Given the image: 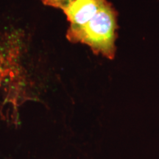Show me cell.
Returning <instances> with one entry per match:
<instances>
[{"mask_svg":"<svg viewBox=\"0 0 159 159\" xmlns=\"http://www.w3.org/2000/svg\"><path fill=\"white\" fill-rule=\"evenodd\" d=\"M117 28V13L108 2L88 22L83 25H70L66 38L72 43L88 45L96 55L112 60L116 54Z\"/></svg>","mask_w":159,"mask_h":159,"instance_id":"1","label":"cell"},{"mask_svg":"<svg viewBox=\"0 0 159 159\" xmlns=\"http://www.w3.org/2000/svg\"><path fill=\"white\" fill-rule=\"evenodd\" d=\"M107 2V0H74L63 11L70 25H83L94 17Z\"/></svg>","mask_w":159,"mask_h":159,"instance_id":"2","label":"cell"},{"mask_svg":"<svg viewBox=\"0 0 159 159\" xmlns=\"http://www.w3.org/2000/svg\"><path fill=\"white\" fill-rule=\"evenodd\" d=\"M45 5L64 10L74 0H41Z\"/></svg>","mask_w":159,"mask_h":159,"instance_id":"3","label":"cell"}]
</instances>
